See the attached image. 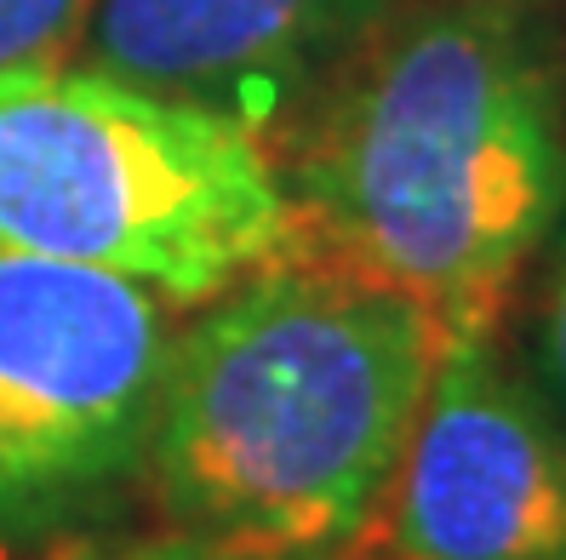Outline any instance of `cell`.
Wrapping results in <instances>:
<instances>
[{
  "label": "cell",
  "instance_id": "1",
  "mask_svg": "<svg viewBox=\"0 0 566 560\" xmlns=\"http://www.w3.org/2000/svg\"><path fill=\"white\" fill-rule=\"evenodd\" d=\"M286 252L492 338L566 212V86L510 0L389 7L297 115Z\"/></svg>",
  "mask_w": 566,
  "mask_h": 560
},
{
  "label": "cell",
  "instance_id": "2",
  "mask_svg": "<svg viewBox=\"0 0 566 560\" xmlns=\"http://www.w3.org/2000/svg\"><path fill=\"white\" fill-rule=\"evenodd\" d=\"M178 326L149 441L172 532L344 554L401 464L441 332L418 304L281 252Z\"/></svg>",
  "mask_w": 566,
  "mask_h": 560
},
{
  "label": "cell",
  "instance_id": "3",
  "mask_svg": "<svg viewBox=\"0 0 566 560\" xmlns=\"http://www.w3.org/2000/svg\"><path fill=\"white\" fill-rule=\"evenodd\" d=\"M292 241L275 149L86 63L0 70V252L207 304Z\"/></svg>",
  "mask_w": 566,
  "mask_h": 560
},
{
  "label": "cell",
  "instance_id": "4",
  "mask_svg": "<svg viewBox=\"0 0 566 560\" xmlns=\"http://www.w3.org/2000/svg\"><path fill=\"white\" fill-rule=\"evenodd\" d=\"M172 298L0 252V549L92 538L144 486Z\"/></svg>",
  "mask_w": 566,
  "mask_h": 560
},
{
  "label": "cell",
  "instance_id": "5",
  "mask_svg": "<svg viewBox=\"0 0 566 560\" xmlns=\"http://www.w3.org/2000/svg\"><path fill=\"white\" fill-rule=\"evenodd\" d=\"M355 560H566V423L504 344L452 338Z\"/></svg>",
  "mask_w": 566,
  "mask_h": 560
},
{
  "label": "cell",
  "instance_id": "6",
  "mask_svg": "<svg viewBox=\"0 0 566 560\" xmlns=\"http://www.w3.org/2000/svg\"><path fill=\"white\" fill-rule=\"evenodd\" d=\"M395 0H86L75 57L270 144Z\"/></svg>",
  "mask_w": 566,
  "mask_h": 560
},
{
  "label": "cell",
  "instance_id": "7",
  "mask_svg": "<svg viewBox=\"0 0 566 560\" xmlns=\"http://www.w3.org/2000/svg\"><path fill=\"white\" fill-rule=\"evenodd\" d=\"M526 372L544 389L555 418L566 423V212L538 252V286H532V320H526Z\"/></svg>",
  "mask_w": 566,
  "mask_h": 560
},
{
  "label": "cell",
  "instance_id": "8",
  "mask_svg": "<svg viewBox=\"0 0 566 560\" xmlns=\"http://www.w3.org/2000/svg\"><path fill=\"white\" fill-rule=\"evenodd\" d=\"M86 0H0V70L63 63L75 52Z\"/></svg>",
  "mask_w": 566,
  "mask_h": 560
},
{
  "label": "cell",
  "instance_id": "9",
  "mask_svg": "<svg viewBox=\"0 0 566 560\" xmlns=\"http://www.w3.org/2000/svg\"><path fill=\"white\" fill-rule=\"evenodd\" d=\"M57 560H310V554H258V549H229V543H212V538H195V532H132V538H75L63 543ZM326 560H355L349 549L344 554H326Z\"/></svg>",
  "mask_w": 566,
  "mask_h": 560
}]
</instances>
